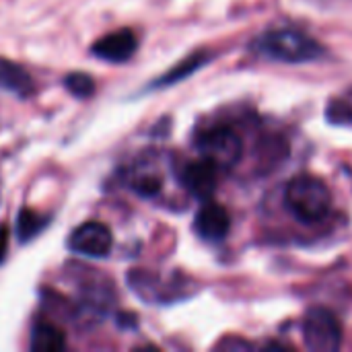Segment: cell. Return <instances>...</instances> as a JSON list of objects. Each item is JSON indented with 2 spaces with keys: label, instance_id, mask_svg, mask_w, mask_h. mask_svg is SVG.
<instances>
[{
  "label": "cell",
  "instance_id": "cell-9",
  "mask_svg": "<svg viewBox=\"0 0 352 352\" xmlns=\"http://www.w3.org/2000/svg\"><path fill=\"white\" fill-rule=\"evenodd\" d=\"M0 87L16 95H29L33 91V80L21 66L0 58Z\"/></svg>",
  "mask_w": 352,
  "mask_h": 352
},
{
  "label": "cell",
  "instance_id": "cell-10",
  "mask_svg": "<svg viewBox=\"0 0 352 352\" xmlns=\"http://www.w3.org/2000/svg\"><path fill=\"white\" fill-rule=\"evenodd\" d=\"M66 346L64 332L54 324H37L31 334V349L39 352H58Z\"/></svg>",
  "mask_w": 352,
  "mask_h": 352
},
{
  "label": "cell",
  "instance_id": "cell-2",
  "mask_svg": "<svg viewBox=\"0 0 352 352\" xmlns=\"http://www.w3.org/2000/svg\"><path fill=\"white\" fill-rule=\"evenodd\" d=\"M256 47L272 60L291 64L316 60L324 52L314 37L299 29H272L258 39Z\"/></svg>",
  "mask_w": 352,
  "mask_h": 352
},
{
  "label": "cell",
  "instance_id": "cell-5",
  "mask_svg": "<svg viewBox=\"0 0 352 352\" xmlns=\"http://www.w3.org/2000/svg\"><path fill=\"white\" fill-rule=\"evenodd\" d=\"M111 245H113V235L109 227L99 221H89L76 227L68 239V248L74 254L87 258H105L111 252Z\"/></svg>",
  "mask_w": 352,
  "mask_h": 352
},
{
  "label": "cell",
  "instance_id": "cell-15",
  "mask_svg": "<svg viewBox=\"0 0 352 352\" xmlns=\"http://www.w3.org/2000/svg\"><path fill=\"white\" fill-rule=\"evenodd\" d=\"M43 225H45V219L37 217L35 212H31V210L21 212V217H19V235H21V239L25 241V239L37 235L43 229Z\"/></svg>",
  "mask_w": 352,
  "mask_h": 352
},
{
  "label": "cell",
  "instance_id": "cell-13",
  "mask_svg": "<svg viewBox=\"0 0 352 352\" xmlns=\"http://www.w3.org/2000/svg\"><path fill=\"white\" fill-rule=\"evenodd\" d=\"M64 82H66V89L74 97H82L85 99V97L95 93V80L89 74H85V72H72V74L66 76Z\"/></svg>",
  "mask_w": 352,
  "mask_h": 352
},
{
  "label": "cell",
  "instance_id": "cell-11",
  "mask_svg": "<svg viewBox=\"0 0 352 352\" xmlns=\"http://www.w3.org/2000/svg\"><path fill=\"white\" fill-rule=\"evenodd\" d=\"M132 188L140 194V196H155L161 192V175L155 171V169H146V167H140L132 173Z\"/></svg>",
  "mask_w": 352,
  "mask_h": 352
},
{
  "label": "cell",
  "instance_id": "cell-8",
  "mask_svg": "<svg viewBox=\"0 0 352 352\" xmlns=\"http://www.w3.org/2000/svg\"><path fill=\"white\" fill-rule=\"evenodd\" d=\"M194 229L204 239H223L231 229V217L221 204H204L196 214Z\"/></svg>",
  "mask_w": 352,
  "mask_h": 352
},
{
  "label": "cell",
  "instance_id": "cell-1",
  "mask_svg": "<svg viewBox=\"0 0 352 352\" xmlns=\"http://www.w3.org/2000/svg\"><path fill=\"white\" fill-rule=\"evenodd\" d=\"M285 202L299 221L320 223L332 208V194L320 177L303 173L287 184Z\"/></svg>",
  "mask_w": 352,
  "mask_h": 352
},
{
  "label": "cell",
  "instance_id": "cell-6",
  "mask_svg": "<svg viewBox=\"0 0 352 352\" xmlns=\"http://www.w3.org/2000/svg\"><path fill=\"white\" fill-rule=\"evenodd\" d=\"M219 167L208 161V159H200V161H192L188 163V167L182 171V182L184 186L200 200H208L219 184Z\"/></svg>",
  "mask_w": 352,
  "mask_h": 352
},
{
  "label": "cell",
  "instance_id": "cell-12",
  "mask_svg": "<svg viewBox=\"0 0 352 352\" xmlns=\"http://www.w3.org/2000/svg\"><path fill=\"white\" fill-rule=\"evenodd\" d=\"M206 62V54H194V56H190V58H186L182 64H177L175 68H171L163 78H159V82L157 85H171V82H177L179 78H184V76H188V74H192L198 66H202Z\"/></svg>",
  "mask_w": 352,
  "mask_h": 352
},
{
  "label": "cell",
  "instance_id": "cell-14",
  "mask_svg": "<svg viewBox=\"0 0 352 352\" xmlns=\"http://www.w3.org/2000/svg\"><path fill=\"white\" fill-rule=\"evenodd\" d=\"M328 118L334 122H352V89L330 103Z\"/></svg>",
  "mask_w": 352,
  "mask_h": 352
},
{
  "label": "cell",
  "instance_id": "cell-7",
  "mask_svg": "<svg viewBox=\"0 0 352 352\" xmlns=\"http://www.w3.org/2000/svg\"><path fill=\"white\" fill-rule=\"evenodd\" d=\"M138 47V39L130 29H118L107 33L93 45V54L107 62H126Z\"/></svg>",
  "mask_w": 352,
  "mask_h": 352
},
{
  "label": "cell",
  "instance_id": "cell-3",
  "mask_svg": "<svg viewBox=\"0 0 352 352\" xmlns=\"http://www.w3.org/2000/svg\"><path fill=\"white\" fill-rule=\"evenodd\" d=\"M303 336L307 349L314 352H334L340 349L342 328L338 318L326 307H314L303 320Z\"/></svg>",
  "mask_w": 352,
  "mask_h": 352
},
{
  "label": "cell",
  "instance_id": "cell-4",
  "mask_svg": "<svg viewBox=\"0 0 352 352\" xmlns=\"http://www.w3.org/2000/svg\"><path fill=\"white\" fill-rule=\"evenodd\" d=\"M241 138L239 134L229 126H214L200 134L198 138V151L204 159L212 161L219 169L233 167L241 157Z\"/></svg>",
  "mask_w": 352,
  "mask_h": 352
}]
</instances>
